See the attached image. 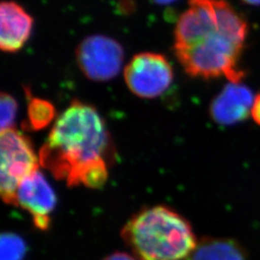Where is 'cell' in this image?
Here are the masks:
<instances>
[{
    "label": "cell",
    "instance_id": "13",
    "mask_svg": "<svg viewBox=\"0 0 260 260\" xmlns=\"http://www.w3.org/2000/svg\"><path fill=\"white\" fill-rule=\"evenodd\" d=\"M26 252L23 239L14 233L1 235V260H22Z\"/></svg>",
    "mask_w": 260,
    "mask_h": 260
},
{
    "label": "cell",
    "instance_id": "2",
    "mask_svg": "<svg viewBox=\"0 0 260 260\" xmlns=\"http://www.w3.org/2000/svg\"><path fill=\"white\" fill-rule=\"evenodd\" d=\"M219 28L192 46L174 47L178 62L193 77L214 78L224 75L239 83L244 73L238 69L247 35V23L224 0H215Z\"/></svg>",
    "mask_w": 260,
    "mask_h": 260
},
{
    "label": "cell",
    "instance_id": "7",
    "mask_svg": "<svg viewBox=\"0 0 260 260\" xmlns=\"http://www.w3.org/2000/svg\"><path fill=\"white\" fill-rule=\"evenodd\" d=\"M16 205L29 212L39 230L47 231L49 228L50 215L56 206V196L39 169L19 184L16 194Z\"/></svg>",
    "mask_w": 260,
    "mask_h": 260
},
{
    "label": "cell",
    "instance_id": "18",
    "mask_svg": "<svg viewBox=\"0 0 260 260\" xmlns=\"http://www.w3.org/2000/svg\"><path fill=\"white\" fill-rule=\"evenodd\" d=\"M243 1L251 5H259L260 4V0H243Z\"/></svg>",
    "mask_w": 260,
    "mask_h": 260
},
{
    "label": "cell",
    "instance_id": "17",
    "mask_svg": "<svg viewBox=\"0 0 260 260\" xmlns=\"http://www.w3.org/2000/svg\"><path fill=\"white\" fill-rule=\"evenodd\" d=\"M151 1L156 4H159V5H168V4L175 2L176 0H151Z\"/></svg>",
    "mask_w": 260,
    "mask_h": 260
},
{
    "label": "cell",
    "instance_id": "16",
    "mask_svg": "<svg viewBox=\"0 0 260 260\" xmlns=\"http://www.w3.org/2000/svg\"><path fill=\"white\" fill-rule=\"evenodd\" d=\"M103 260H137L134 256L130 255L126 252H121V251H116L113 252L107 257H105Z\"/></svg>",
    "mask_w": 260,
    "mask_h": 260
},
{
    "label": "cell",
    "instance_id": "5",
    "mask_svg": "<svg viewBox=\"0 0 260 260\" xmlns=\"http://www.w3.org/2000/svg\"><path fill=\"white\" fill-rule=\"evenodd\" d=\"M123 75L131 93L142 99H155L171 87L174 70L166 56L141 52L130 60Z\"/></svg>",
    "mask_w": 260,
    "mask_h": 260
},
{
    "label": "cell",
    "instance_id": "15",
    "mask_svg": "<svg viewBox=\"0 0 260 260\" xmlns=\"http://www.w3.org/2000/svg\"><path fill=\"white\" fill-rule=\"evenodd\" d=\"M251 116L254 121L260 125V93L254 99L251 108Z\"/></svg>",
    "mask_w": 260,
    "mask_h": 260
},
{
    "label": "cell",
    "instance_id": "14",
    "mask_svg": "<svg viewBox=\"0 0 260 260\" xmlns=\"http://www.w3.org/2000/svg\"><path fill=\"white\" fill-rule=\"evenodd\" d=\"M18 113V103L9 93L0 95V127L1 131L14 128Z\"/></svg>",
    "mask_w": 260,
    "mask_h": 260
},
{
    "label": "cell",
    "instance_id": "11",
    "mask_svg": "<svg viewBox=\"0 0 260 260\" xmlns=\"http://www.w3.org/2000/svg\"><path fill=\"white\" fill-rule=\"evenodd\" d=\"M189 260H247V257L233 240L205 238L198 244Z\"/></svg>",
    "mask_w": 260,
    "mask_h": 260
},
{
    "label": "cell",
    "instance_id": "1",
    "mask_svg": "<svg viewBox=\"0 0 260 260\" xmlns=\"http://www.w3.org/2000/svg\"><path fill=\"white\" fill-rule=\"evenodd\" d=\"M109 132L96 109L74 101L56 120L39 153L40 164L68 186L98 189L108 178Z\"/></svg>",
    "mask_w": 260,
    "mask_h": 260
},
{
    "label": "cell",
    "instance_id": "8",
    "mask_svg": "<svg viewBox=\"0 0 260 260\" xmlns=\"http://www.w3.org/2000/svg\"><path fill=\"white\" fill-rule=\"evenodd\" d=\"M219 28L215 0H189L175 29L174 47L192 46Z\"/></svg>",
    "mask_w": 260,
    "mask_h": 260
},
{
    "label": "cell",
    "instance_id": "12",
    "mask_svg": "<svg viewBox=\"0 0 260 260\" xmlns=\"http://www.w3.org/2000/svg\"><path fill=\"white\" fill-rule=\"evenodd\" d=\"M54 106L47 101L30 98L28 103V122L31 129H42L53 120Z\"/></svg>",
    "mask_w": 260,
    "mask_h": 260
},
{
    "label": "cell",
    "instance_id": "3",
    "mask_svg": "<svg viewBox=\"0 0 260 260\" xmlns=\"http://www.w3.org/2000/svg\"><path fill=\"white\" fill-rule=\"evenodd\" d=\"M121 236L137 260H184L199 244L185 218L164 205L132 216Z\"/></svg>",
    "mask_w": 260,
    "mask_h": 260
},
{
    "label": "cell",
    "instance_id": "9",
    "mask_svg": "<svg viewBox=\"0 0 260 260\" xmlns=\"http://www.w3.org/2000/svg\"><path fill=\"white\" fill-rule=\"evenodd\" d=\"M34 19L16 1H3L0 5V48L15 53L25 46L31 37Z\"/></svg>",
    "mask_w": 260,
    "mask_h": 260
},
{
    "label": "cell",
    "instance_id": "6",
    "mask_svg": "<svg viewBox=\"0 0 260 260\" xmlns=\"http://www.w3.org/2000/svg\"><path fill=\"white\" fill-rule=\"evenodd\" d=\"M77 65L86 77L98 82L109 81L121 71L123 48L119 42L104 35L85 38L76 48Z\"/></svg>",
    "mask_w": 260,
    "mask_h": 260
},
{
    "label": "cell",
    "instance_id": "4",
    "mask_svg": "<svg viewBox=\"0 0 260 260\" xmlns=\"http://www.w3.org/2000/svg\"><path fill=\"white\" fill-rule=\"evenodd\" d=\"M0 192L7 205H16V194L21 181L37 171L40 158L30 140L15 128L1 131Z\"/></svg>",
    "mask_w": 260,
    "mask_h": 260
},
{
    "label": "cell",
    "instance_id": "10",
    "mask_svg": "<svg viewBox=\"0 0 260 260\" xmlns=\"http://www.w3.org/2000/svg\"><path fill=\"white\" fill-rule=\"evenodd\" d=\"M253 102V95L248 87L231 82L211 103L210 115L220 124H235L249 117Z\"/></svg>",
    "mask_w": 260,
    "mask_h": 260
}]
</instances>
